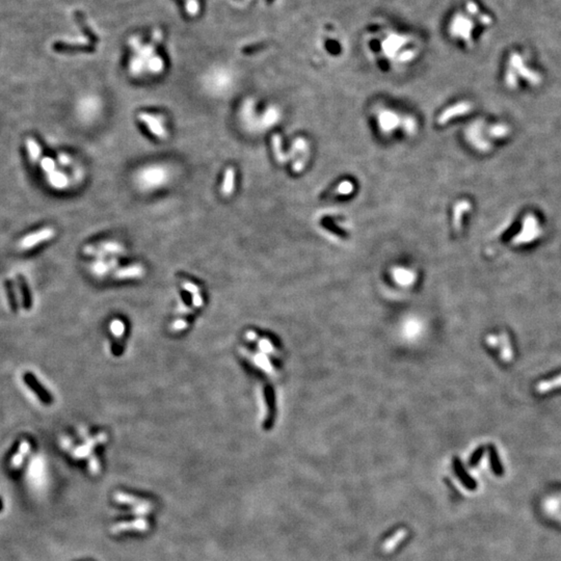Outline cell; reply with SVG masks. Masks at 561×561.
Wrapping results in <instances>:
<instances>
[{
    "instance_id": "obj_27",
    "label": "cell",
    "mask_w": 561,
    "mask_h": 561,
    "mask_svg": "<svg viewBox=\"0 0 561 561\" xmlns=\"http://www.w3.org/2000/svg\"><path fill=\"white\" fill-rule=\"evenodd\" d=\"M162 68H163V64H162V61L159 57H155V58H152V60H150L149 69L152 72L158 73V72L161 71Z\"/></svg>"
},
{
    "instance_id": "obj_16",
    "label": "cell",
    "mask_w": 561,
    "mask_h": 561,
    "mask_svg": "<svg viewBox=\"0 0 561 561\" xmlns=\"http://www.w3.org/2000/svg\"><path fill=\"white\" fill-rule=\"evenodd\" d=\"M406 534H407V531L405 529H399L398 531H396L388 540L384 541L383 551L384 552H391V551L394 550L398 546V543L400 541H403L406 538Z\"/></svg>"
},
{
    "instance_id": "obj_31",
    "label": "cell",
    "mask_w": 561,
    "mask_h": 561,
    "mask_svg": "<svg viewBox=\"0 0 561 561\" xmlns=\"http://www.w3.org/2000/svg\"><path fill=\"white\" fill-rule=\"evenodd\" d=\"M267 1H269V2H271V1H272V0H267Z\"/></svg>"
},
{
    "instance_id": "obj_30",
    "label": "cell",
    "mask_w": 561,
    "mask_h": 561,
    "mask_svg": "<svg viewBox=\"0 0 561 561\" xmlns=\"http://www.w3.org/2000/svg\"><path fill=\"white\" fill-rule=\"evenodd\" d=\"M503 129H504V128H503ZM503 129L500 128V130H494L493 133H494V135H504V133L506 132V130H503Z\"/></svg>"
},
{
    "instance_id": "obj_7",
    "label": "cell",
    "mask_w": 561,
    "mask_h": 561,
    "mask_svg": "<svg viewBox=\"0 0 561 561\" xmlns=\"http://www.w3.org/2000/svg\"><path fill=\"white\" fill-rule=\"evenodd\" d=\"M148 522L142 520V518H138V520L132 522V523H119L114 525L113 527H112V532L113 533H119L122 531H127V530H137V531H146L148 529Z\"/></svg>"
},
{
    "instance_id": "obj_11",
    "label": "cell",
    "mask_w": 561,
    "mask_h": 561,
    "mask_svg": "<svg viewBox=\"0 0 561 561\" xmlns=\"http://www.w3.org/2000/svg\"><path fill=\"white\" fill-rule=\"evenodd\" d=\"M25 146L28 153V158L32 164H37L42 156V150L39 142L33 137H27L25 141Z\"/></svg>"
},
{
    "instance_id": "obj_22",
    "label": "cell",
    "mask_w": 561,
    "mask_h": 561,
    "mask_svg": "<svg viewBox=\"0 0 561 561\" xmlns=\"http://www.w3.org/2000/svg\"><path fill=\"white\" fill-rule=\"evenodd\" d=\"M151 509H152V505H151L149 502L139 501L136 505L133 506L132 513L138 516H141L149 514L151 512Z\"/></svg>"
},
{
    "instance_id": "obj_15",
    "label": "cell",
    "mask_w": 561,
    "mask_h": 561,
    "mask_svg": "<svg viewBox=\"0 0 561 561\" xmlns=\"http://www.w3.org/2000/svg\"><path fill=\"white\" fill-rule=\"evenodd\" d=\"M48 182L51 184V186L57 189H63L68 186L69 179L67 176L60 171H54L53 173L48 175Z\"/></svg>"
},
{
    "instance_id": "obj_4",
    "label": "cell",
    "mask_w": 561,
    "mask_h": 561,
    "mask_svg": "<svg viewBox=\"0 0 561 561\" xmlns=\"http://www.w3.org/2000/svg\"><path fill=\"white\" fill-rule=\"evenodd\" d=\"M472 110V105L471 103H468V102H462V103H458L454 106H451L449 107L448 110H446L445 112H443V113L439 116L438 119V123L443 125V124H446L449 120H451L452 118H456L458 115H463L468 113Z\"/></svg>"
},
{
    "instance_id": "obj_17",
    "label": "cell",
    "mask_w": 561,
    "mask_h": 561,
    "mask_svg": "<svg viewBox=\"0 0 561 561\" xmlns=\"http://www.w3.org/2000/svg\"><path fill=\"white\" fill-rule=\"evenodd\" d=\"M75 20H76L77 24L79 25L80 28H81V30H82L83 32H85L86 35H87V37L89 38L90 43H96V42L98 41V38H97V36L95 35V33L90 30L89 25L86 23L85 16H83V14H82L81 12H76V13H75Z\"/></svg>"
},
{
    "instance_id": "obj_1",
    "label": "cell",
    "mask_w": 561,
    "mask_h": 561,
    "mask_svg": "<svg viewBox=\"0 0 561 561\" xmlns=\"http://www.w3.org/2000/svg\"><path fill=\"white\" fill-rule=\"evenodd\" d=\"M54 235L55 230L52 227H44L25 235L20 241V247L22 249H31L43 244V242L52 239Z\"/></svg>"
},
{
    "instance_id": "obj_9",
    "label": "cell",
    "mask_w": 561,
    "mask_h": 561,
    "mask_svg": "<svg viewBox=\"0 0 561 561\" xmlns=\"http://www.w3.org/2000/svg\"><path fill=\"white\" fill-rule=\"evenodd\" d=\"M235 186V170L233 167H228L224 172V181L222 185V194L224 197H229L232 195Z\"/></svg>"
},
{
    "instance_id": "obj_23",
    "label": "cell",
    "mask_w": 561,
    "mask_h": 561,
    "mask_svg": "<svg viewBox=\"0 0 561 561\" xmlns=\"http://www.w3.org/2000/svg\"><path fill=\"white\" fill-rule=\"evenodd\" d=\"M114 500L116 502H120L122 504H131V505H136L139 500L132 497V496H128L126 494H123V493H118L116 495L114 496Z\"/></svg>"
},
{
    "instance_id": "obj_26",
    "label": "cell",
    "mask_w": 561,
    "mask_h": 561,
    "mask_svg": "<svg viewBox=\"0 0 561 561\" xmlns=\"http://www.w3.org/2000/svg\"><path fill=\"white\" fill-rule=\"evenodd\" d=\"M354 190V185L348 181H344L342 182L340 185L338 186V188L336 189V194L338 195H348L350 194L351 191Z\"/></svg>"
},
{
    "instance_id": "obj_24",
    "label": "cell",
    "mask_w": 561,
    "mask_h": 561,
    "mask_svg": "<svg viewBox=\"0 0 561 561\" xmlns=\"http://www.w3.org/2000/svg\"><path fill=\"white\" fill-rule=\"evenodd\" d=\"M55 161L53 160L52 158L50 157H44L43 159L41 160V167L43 169V171L45 173H47L48 175L51 174L55 171Z\"/></svg>"
},
{
    "instance_id": "obj_12",
    "label": "cell",
    "mask_w": 561,
    "mask_h": 561,
    "mask_svg": "<svg viewBox=\"0 0 561 561\" xmlns=\"http://www.w3.org/2000/svg\"><path fill=\"white\" fill-rule=\"evenodd\" d=\"M512 64H513V66L515 67V68H516L518 72H520V74L522 75V76L525 77L527 80H529V81H531V82H533V83H538V82L539 81V77L538 76L537 74L531 72L529 69H526V68H525L520 56L514 55L513 58H512Z\"/></svg>"
},
{
    "instance_id": "obj_2",
    "label": "cell",
    "mask_w": 561,
    "mask_h": 561,
    "mask_svg": "<svg viewBox=\"0 0 561 561\" xmlns=\"http://www.w3.org/2000/svg\"><path fill=\"white\" fill-rule=\"evenodd\" d=\"M23 380L24 382L27 384V387L35 393L38 398L44 404H50L52 403V397L50 395V393L47 391V389L44 388L43 384L39 381L35 374H32L31 372H26L23 376Z\"/></svg>"
},
{
    "instance_id": "obj_10",
    "label": "cell",
    "mask_w": 561,
    "mask_h": 561,
    "mask_svg": "<svg viewBox=\"0 0 561 561\" xmlns=\"http://www.w3.org/2000/svg\"><path fill=\"white\" fill-rule=\"evenodd\" d=\"M18 285H19V289H20L21 296H22L23 308L25 310H29L32 307L31 292H30V289L28 287L26 280H25L23 275H21V274L18 275Z\"/></svg>"
},
{
    "instance_id": "obj_28",
    "label": "cell",
    "mask_w": 561,
    "mask_h": 561,
    "mask_svg": "<svg viewBox=\"0 0 561 561\" xmlns=\"http://www.w3.org/2000/svg\"><path fill=\"white\" fill-rule=\"evenodd\" d=\"M482 453H483V449H482V448L477 449V450L474 452V454L472 455V457H471V459H470V462H469V465H470L471 467H474V466H476L477 464H478L479 459H480L481 456H482Z\"/></svg>"
},
{
    "instance_id": "obj_29",
    "label": "cell",
    "mask_w": 561,
    "mask_h": 561,
    "mask_svg": "<svg viewBox=\"0 0 561 561\" xmlns=\"http://www.w3.org/2000/svg\"><path fill=\"white\" fill-rule=\"evenodd\" d=\"M58 160H60V163L62 165H69L71 159L69 158V156H67L66 154H61L58 156Z\"/></svg>"
},
{
    "instance_id": "obj_13",
    "label": "cell",
    "mask_w": 561,
    "mask_h": 561,
    "mask_svg": "<svg viewBox=\"0 0 561 561\" xmlns=\"http://www.w3.org/2000/svg\"><path fill=\"white\" fill-rule=\"evenodd\" d=\"M524 231L522 233V235L520 236V238L517 239V241L523 242V241H530L532 240L535 236L538 235V232H537V222L533 219V217H527L526 222H525V225H524Z\"/></svg>"
},
{
    "instance_id": "obj_3",
    "label": "cell",
    "mask_w": 561,
    "mask_h": 561,
    "mask_svg": "<svg viewBox=\"0 0 561 561\" xmlns=\"http://www.w3.org/2000/svg\"><path fill=\"white\" fill-rule=\"evenodd\" d=\"M138 118L149 128V130L152 132L154 135H156L158 138L162 139V138L166 137V135H167L166 130L163 126L162 121L159 119L158 116L152 115V114L147 113V112H141V113H139Z\"/></svg>"
},
{
    "instance_id": "obj_21",
    "label": "cell",
    "mask_w": 561,
    "mask_h": 561,
    "mask_svg": "<svg viewBox=\"0 0 561 561\" xmlns=\"http://www.w3.org/2000/svg\"><path fill=\"white\" fill-rule=\"evenodd\" d=\"M272 149H273V153L275 155V158H277V160L280 163H284L285 160H286V156L283 154L281 138L277 135H273V137H272Z\"/></svg>"
},
{
    "instance_id": "obj_20",
    "label": "cell",
    "mask_w": 561,
    "mask_h": 561,
    "mask_svg": "<svg viewBox=\"0 0 561 561\" xmlns=\"http://www.w3.org/2000/svg\"><path fill=\"white\" fill-rule=\"evenodd\" d=\"M4 285H5V291H6V294H7V299H8V303H10V307L12 309V311L17 312L18 311V301H17V297H16V292L14 289V283L11 280H6Z\"/></svg>"
},
{
    "instance_id": "obj_18",
    "label": "cell",
    "mask_w": 561,
    "mask_h": 561,
    "mask_svg": "<svg viewBox=\"0 0 561 561\" xmlns=\"http://www.w3.org/2000/svg\"><path fill=\"white\" fill-rule=\"evenodd\" d=\"M98 247L101 248L106 255H120L125 252V248L123 247V246L114 241L101 242Z\"/></svg>"
},
{
    "instance_id": "obj_25",
    "label": "cell",
    "mask_w": 561,
    "mask_h": 561,
    "mask_svg": "<svg viewBox=\"0 0 561 561\" xmlns=\"http://www.w3.org/2000/svg\"><path fill=\"white\" fill-rule=\"evenodd\" d=\"M520 230H521V223H520V222H516V223H515V224L512 225V227H510V228L503 234V236H502V239H503L504 241H507V240H509V239H512V238L516 235V233L520 232Z\"/></svg>"
},
{
    "instance_id": "obj_5",
    "label": "cell",
    "mask_w": 561,
    "mask_h": 561,
    "mask_svg": "<svg viewBox=\"0 0 561 561\" xmlns=\"http://www.w3.org/2000/svg\"><path fill=\"white\" fill-rule=\"evenodd\" d=\"M264 394H265L267 409H269V415L266 417L264 427L266 429H270L275 419V409H277V407H275V395L272 387L266 386L264 390Z\"/></svg>"
},
{
    "instance_id": "obj_14",
    "label": "cell",
    "mask_w": 561,
    "mask_h": 561,
    "mask_svg": "<svg viewBox=\"0 0 561 561\" xmlns=\"http://www.w3.org/2000/svg\"><path fill=\"white\" fill-rule=\"evenodd\" d=\"M144 274V269L140 265H131L125 269L116 270L115 277L118 279H129V278H138L140 275Z\"/></svg>"
},
{
    "instance_id": "obj_6",
    "label": "cell",
    "mask_w": 561,
    "mask_h": 561,
    "mask_svg": "<svg viewBox=\"0 0 561 561\" xmlns=\"http://www.w3.org/2000/svg\"><path fill=\"white\" fill-rule=\"evenodd\" d=\"M453 468H454L456 476L458 477V479L460 480V482L464 484V487L466 489L470 490V491L476 490V482L473 480L472 477L467 473L462 462H460V460L456 457L453 459Z\"/></svg>"
},
{
    "instance_id": "obj_19",
    "label": "cell",
    "mask_w": 561,
    "mask_h": 561,
    "mask_svg": "<svg viewBox=\"0 0 561 561\" xmlns=\"http://www.w3.org/2000/svg\"><path fill=\"white\" fill-rule=\"evenodd\" d=\"M469 209H471V205L469 204L468 202H459L454 209V217H453V224H454V228L456 230L460 229V225H462V216L464 214V212L468 211Z\"/></svg>"
},
{
    "instance_id": "obj_8",
    "label": "cell",
    "mask_w": 561,
    "mask_h": 561,
    "mask_svg": "<svg viewBox=\"0 0 561 561\" xmlns=\"http://www.w3.org/2000/svg\"><path fill=\"white\" fill-rule=\"evenodd\" d=\"M53 49L57 52H73V51H90L93 46L90 44H68L65 42H56L53 44Z\"/></svg>"
}]
</instances>
